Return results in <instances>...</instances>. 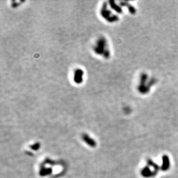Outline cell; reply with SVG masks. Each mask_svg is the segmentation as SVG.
Returning a JSON list of instances; mask_svg holds the SVG:
<instances>
[{"label":"cell","instance_id":"6","mask_svg":"<svg viewBox=\"0 0 178 178\" xmlns=\"http://www.w3.org/2000/svg\"><path fill=\"white\" fill-rule=\"evenodd\" d=\"M168 166V161L167 160V157H164V165H163V168L166 169Z\"/></svg>","mask_w":178,"mask_h":178},{"label":"cell","instance_id":"5","mask_svg":"<svg viewBox=\"0 0 178 178\" xmlns=\"http://www.w3.org/2000/svg\"><path fill=\"white\" fill-rule=\"evenodd\" d=\"M24 3V1H12V4H11L12 7L16 8L19 6V5H18V4H20V3Z\"/></svg>","mask_w":178,"mask_h":178},{"label":"cell","instance_id":"2","mask_svg":"<svg viewBox=\"0 0 178 178\" xmlns=\"http://www.w3.org/2000/svg\"><path fill=\"white\" fill-rule=\"evenodd\" d=\"M100 14L101 16L109 23H114L118 20V17L114 15L108 8V5L106 2L104 3L100 8Z\"/></svg>","mask_w":178,"mask_h":178},{"label":"cell","instance_id":"4","mask_svg":"<svg viewBox=\"0 0 178 178\" xmlns=\"http://www.w3.org/2000/svg\"><path fill=\"white\" fill-rule=\"evenodd\" d=\"M109 4H110V7L113 9L115 11H116V12L118 13H121L122 12V9L120 7V6H119L118 5H117L115 2L114 1H109Z\"/></svg>","mask_w":178,"mask_h":178},{"label":"cell","instance_id":"3","mask_svg":"<svg viewBox=\"0 0 178 178\" xmlns=\"http://www.w3.org/2000/svg\"><path fill=\"white\" fill-rule=\"evenodd\" d=\"M84 74V71L81 69H77L75 70L73 76V81L76 84H81L83 81V76Z\"/></svg>","mask_w":178,"mask_h":178},{"label":"cell","instance_id":"1","mask_svg":"<svg viewBox=\"0 0 178 178\" xmlns=\"http://www.w3.org/2000/svg\"><path fill=\"white\" fill-rule=\"evenodd\" d=\"M94 52L99 55L103 56L105 59H109L110 57V51L106 38L104 37H100L96 42L94 47Z\"/></svg>","mask_w":178,"mask_h":178}]
</instances>
